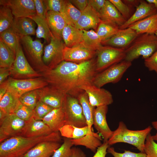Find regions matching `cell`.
I'll use <instances>...</instances> for the list:
<instances>
[{
  "label": "cell",
  "instance_id": "obj_1",
  "mask_svg": "<svg viewBox=\"0 0 157 157\" xmlns=\"http://www.w3.org/2000/svg\"><path fill=\"white\" fill-rule=\"evenodd\" d=\"M48 85L77 98L82 87L92 84L97 73L93 58L77 63L63 60L55 68L41 73Z\"/></svg>",
  "mask_w": 157,
  "mask_h": 157
},
{
  "label": "cell",
  "instance_id": "obj_2",
  "mask_svg": "<svg viewBox=\"0 0 157 157\" xmlns=\"http://www.w3.org/2000/svg\"><path fill=\"white\" fill-rule=\"evenodd\" d=\"M59 132L45 135L27 137L21 136L6 139L0 144V157H20L38 143L46 141L60 142Z\"/></svg>",
  "mask_w": 157,
  "mask_h": 157
},
{
  "label": "cell",
  "instance_id": "obj_3",
  "mask_svg": "<svg viewBox=\"0 0 157 157\" xmlns=\"http://www.w3.org/2000/svg\"><path fill=\"white\" fill-rule=\"evenodd\" d=\"M152 129L149 126L143 130H131L127 128L123 122L120 121L108 143L109 146L119 142L127 143L135 146L140 152L144 153L146 139Z\"/></svg>",
  "mask_w": 157,
  "mask_h": 157
},
{
  "label": "cell",
  "instance_id": "obj_4",
  "mask_svg": "<svg viewBox=\"0 0 157 157\" xmlns=\"http://www.w3.org/2000/svg\"><path fill=\"white\" fill-rule=\"evenodd\" d=\"M157 50V38L155 34L139 35L131 44L125 49L124 60L131 62L142 56L145 59Z\"/></svg>",
  "mask_w": 157,
  "mask_h": 157
},
{
  "label": "cell",
  "instance_id": "obj_5",
  "mask_svg": "<svg viewBox=\"0 0 157 157\" xmlns=\"http://www.w3.org/2000/svg\"><path fill=\"white\" fill-rule=\"evenodd\" d=\"M20 42L28 60L35 68L41 73L49 69L43 61V44L40 40H33L27 35L20 38Z\"/></svg>",
  "mask_w": 157,
  "mask_h": 157
},
{
  "label": "cell",
  "instance_id": "obj_6",
  "mask_svg": "<svg viewBox=\"0 0 157 157\" xmlns=\"http://www.w3.org/2000/svg\"><path fill=\"white\" fill-rule=\"evenodd\" d=\"M96 70L101 72L111 66L124 60L125 49L110 46H103L97 51Z\"/></svg>",
  "mask_w": 157,
  "mask_h": 157
},
{
  "label": "cell",
  "instance_id": "obj_7",
  "mask_svg": "<svg viewBox=\"0 0 157 157\" xmlns=\"http://www.w3.org/2000/svg\"><path fill=\"white\" fill-rule=\"evenodd\" d=\"M3 83L7 91L19 98L27 92L48 85L45 79L41 77L25 79H17L10 77Z\"/></svg>",
  "mask_w": 157,
  "mask_h": 157
},
{
  "label": "cell",
  "instance_id": "obj_8",
  "mask_svg": "<svg viewBox=\"0 0 157 157\" xmlns=\"http://www.w3.org/2000/svg\"><path fill=\"white\" fill-rule=\"evenodd\" d=\"M131 65V62L125 60L115 64L97 73L93 79L92 84L101 88L108 83H116L120 81Z\"/></svg>",
  "mask_w": 157,
  "mask_h": 157
},
{
  "label": "cell",
  "instance_id": "obj_9",
  "mask_svg": "<svg viewBox=\"0 0 157 157\" xmlns=\"http://www.w3.org/2000/svg\"><path fill=\"white\" fill-rule=\"evenodd\" d=\"M66 125L82 127L87 126L83 109L77 98L66 94L63 105Z\"/></svg>",
  "mask_w": 157,
  "mask_h": 157
},
{
  "label": "cell",
  "instance_id": "obj_10",
  "mask_svg": "<svg viewBox=\"0 0 157 157\" xmlns=\"http://www.w3.org/2000/svg\"><path fill=\"white\" fill-rule=\"evenodd\" d=\"M12 77L17 79H25L42 76L41 73L35 70L25 57L20 43L17 50L15 60L10 68Z\"/></svg>",
  "mask_w": 157,
  "mask_h": 157
},
{
  "label": "cell",
  "instance_id": "obj_11",
  "mask_svg": "<svg viewBox=\"0 0 157 157\" xmlns=\"http://www.w3.org/2000/svg\"><path fill=\"white\" fill-rule=\"evenodd\" d=\"M62 39L53 35L49 44L44 47L42 60L49 69L55 68L63 61V53L65 45Z\"/></svg>",
  "mask_w": 157,
  "mask_h": 157
},
{
  "label": "cell",
  "instance_id": "obj_12",
  "mask_svg": "<svg viewBox=\"0 0 157 157\" xmlns=\"http://www.w3.org/2000/svg\"><path fill=\"white\" fill-rule=\"evenodd\" d=\"M25 122L14 114H7L0 120V143L8 139L21 136Z\"/></svg>",
  "mask_w": 157,
  "mask_h": 157
},
{
  "label": "cell",
  "instance_id": "obj_13",
  "mask_svg": "<svg viewBox=\"0 0 157 157\" xmlns=\"http://www.w3.org/2000/svg\"><path fill=\"white\" fill-rule=\"evenodd\" d=\"M81 89L86 93L90 104L94 107L108 106L113 102L112 94L105 89L98 87L93 84L83 86Z\"/></svg>",
  "mask_w": 157,
  "mask_h": 157
},
{
  "label": "cell",
  "instance_id": "obj_14",
  "mask_svg": "<svg viewBox=\"0 0 157 157\" xmlns=\"http://www.w3.org/2000/svg\"><path fill=\"white\" fill-rule=\"evenodd\" d=\"M0 4L9 8L15 18L29 17L36 14L33 0H0Z\"/></svg>",
  "mask_w": 157,
  "mask_h": 157
},
{
  "label": "cell",
  "instance_id": "obj_15",
  "mask_svg": "<svg viewBox=\"0 0 157 157\" xmlns=\"http://www.w3.org/2000/svg\"><path fill=\"white\" fill-rule=\"evenodd\" d=\"M96 53V51L88 48L82 43L71 47L65 46L63 53V60L79 63L93 58Z\"/></svg>",
  "mask_w": 157,
  "mask_h": 157
},
{
  "label": "cell",
  "instance_id": "obj_16",
  "mask_svg": "<svg viewBox=\"0 0 157 157\" xmlns=\"http://www.w3.org/2000/svg\"><path fill=\"white\" fill-rule=\"evenodd\" d=\"M48 85L38 89L39 101L54 108L62 106L66 94Z\"/></svg>",
  "mask_w": 157,
  "mask_h": 157
},
{
  "label": "cell",
  "instance_id": "obj_17",
  "mask_svg": "<svg viewBox=\"0 0 157 157\" xmlns=\"http://www.w3.org/2000/svg\"><path fill=\"white\" fill-rule=\"evenodd\" d=\"M107 106L96 107L94 109L93 117V125L98 133L101 136L104 142L107 141L112 135L113 131L109 128L106 120Z\"/></svg>",
  "mask_w": 157,
  "mask_h": 157
},
{
  "label": "cell",
  "instance_id": "obj_18",
  "mask_svg": "<svg viewBox=\"0 0 157 157\" xmlns=\"http://www.w3.org/2000/svg\"><path fill=\"white\" fill-rule=\"evenodd\" d=\"M139 35L129 27L120 29L119 31L108 40L102 43L108 46L125 49Z\"/></svg>",
  "mask_w": 157,
  "mask_h": 157
},
{
  "label": "cell",
  "instance_id": "obj_19",
  "mask_svg": "<svg viewBox=\"0 0 157 157\" xmlns=\"http://www.w3.org/2000/svg\"><path fill=\"white\" fill-rule=\"evenodd\" d=\"M157 13V10L153 4L148 3L146 0H140L135 12L119 28H127L138 21Z\"/></svg>",
  "mask_w": 157,
  "mask_h": 157
},
{
  "label": "cell",
  "instance_id": "obj_20",
  "mask_svg": "<svg viewBox=\"0 0 157 157\" xmlns=\"http://www.w3.org/2000/svg\"><path fill=\"white\" fill-rule=\"evenodd\" d=\"M101 22L99 13L88 4L82 12L75 27L81 30L90 28L96 29Z\"/></svg>",
  "mask_w": 157,
  "mask_h": 157
},
{
  "label": "cell",
  "instance_id": "obj_21",
  "mask_svg": "<svg viewBox=\"0 0 157 157\" xmlns=\"http://www.w3.org/2000/svg\"><path fill=\"white\" fill-rule=\"evenodd\" d=\"M53 132L42 120H37L33 117L26 121L21 136L33 137L49 135Z\"/></svg>",
  "mask_w": 157,
  "mask_h": 157
},
{
  "label": "cell",
  "instance_id": "obj_22",
  "mask_svg": "<svg viewBox=\"0 0 157 157\" xmlns=\"http://www.w3.org/2000/svg\"><path fill=\"white\" fill-rule=\"evenodd\" d=\"M102 22L117 26L119 28L126 20L115 6L109 1L106 0L105 5L99 12Z\"/></svg>",
  "mask_w": 157,
  "mask_h": 157
},
{
  "label": "cell",
  "instance_id": "obj_23",
  "mask_svg": "<svg viewBox=\"0 0 157 157\" xmlns=\"http://www.w3.org/2000/svg\"><path fill=\"white\" fill-rule=\"evenodd\" d=\"M59 142L46 141L41 142L20 157H51L61 145Z\"/></svg>",
  "mask_w": 157,
  "mask_h": 157
},
{
  "label": "cell",
  "instance_id": "obj_24",
  "mask_svg": "<svg viewBox=\"0 0 157 157\" xmlns=\"http://www.w3.org/2000/svg\"><path fill=\"white\" fill-rule=\"evenodd\" d=\"M42 120L51 129L53 132H59L65 124V114L63 106L54 108Z\"/></svg>",
  "mask_w": 157,
  "mask_h": 157
},
{
  "label": "cell",
  "instance_id": "obj_25",
  "mask_svg": "<svg viewBox=\"0 0 157 157\" xmlns=\"http://www.w3.org/2000/svg\"><path fill=\"white\" fill-rule=\"evenodd\" d=\"M34 21L28 17L14 18L11 28L20 38L36 34Z\"/></svg>",
  "mask_w": 157,
  "mask_h": 157
},
{
  "label": "cell",
  "instance_id": "obj_26",
  "mask_svg": "<svg viewBox=\"0 0 157 157\" xmlns=\"http://www.w3.org/2000/svg\"><path fill=\"white\" fill-rule=\"evenodd\" d=\"M46 19L53 34L62 38L63 31L67 24L62 14L53 11H47Z\"/></svg>",
  "mask_w": 157,
  "mask_h": 157
},
{
  "label": "cell",
  "instance_id": "obj_27",
  "mask_svg": "<svg viewBox=\"0 0 157 157\" xmlns=\"http://www.w3.org/2000/svg\"><path fill=\"white\" fill-rule=\"evenodd\" d=\"M128 27L134 30L139 35L155 34L157 30V13L138 21Z\"/></svg>",
  "mask_w": 157,
  "mask_h": 157
},
{
  "label": "cell",
  "instance_id": "obj_28",
  "mask_svg": "<svg viewBox=\"0 0 157 157\" xmlns=\"http://www.w3.org/2000/svg\"><path fill=\"white\" fill-rule=\"evenodd\" d=\"M62 36L65 46L67 47L75 46L83 42V30L70 25L65 26Z\"/></svg>",
  "mask_w": 157,
  "mask_h": 157
},
{
  "label": "cell",
  "instance_id": "obj_29",
  "mask_svg": "<svg viewBox=\"0 0 157 157\" xmlns=\"http://www.w3.org/2000/svg\"><path fill=\"white\" fill-rule=\"evenodd\" d=\"M102 138L98 133L93 132L81 138L71 140L74 145L84 146L95 153L98 148L102 144L101 142Z\"/></svg>",
  "mask_w": 157,
  "mask_h": 157
},
{
  "label": "cell",
  "instance_id": "obj_30",
  "mask_svg": "<svg viewBox=\"0 0 157 157\" xmlns=\"http://www.w3.org/2000/svg\"><path fill=\"white\" fill-rule=\"evenodd\" d=\"M82 12L79 10L70 1L65 0L62 14L67 24L75 26Z\"/></svg>",
  "mask_w": 157,
  "mask_h": 157
},
{
  "label": "cell",
  "instance_id": "obj_31",
  "mask_svg": "<svg viewBox=\"0 0 157 157\" xmlns=\"http://www.w3.org/2000/svg\"><path fill=\"white\" fill-rule=\"evenodd\" d=\"M59 132L65 137L71 139H77L87 134L92 133L93 131H90L87 126L78 127L66 125L60 129Z\"/></svg>",
  "mask_w": 157,
  "mask_h": 157
},
{
  "label": "cell",
  "instance_id": "obj_32",
  "mask_svg": "<svg viewBox=\"0 0 157 157\" xmlns=\"http://www.w3.org/2000/svg\"><path fill=\"white\" fill-rule=\"evenodd\" d=\"M28 18L33 20L37 25L38 27L35 31L37 38H43L47 42H50L53 35L49 28L46 19L36 14Z\"/></svg>",
  "mask_w": 157,
  "mask_h": 157
},
{
  "label": "cell",
  "instance_id": "obj_33",
  "mask_svg": "<svg viewBox=\"0 0 157 157\" xmlns=\"http://www.w3.org/2000/svg\"><path fill=\"white\" fill-rule=\"evenodd\" d=\"M82 106L83 114L86 121L87 126L92 131L93 125V117L95 107L90 104L88 95L84 91L82 92L77 97Z\"/></svg>",
  "mask_w": 157,
  "mask_h": 157
},
{
  "label": "cell",
  "instance_id": "obj_34",
  "mask_svg": "<svg viewBox=\"0 0 157 157\" xmlns=\"http://www.w3.org/2000/svg\"><path fill=\"white\" fill-rule=\"evenodd\" d=\"M20 104L19 97L7 91L0 100V110L7 114H13Z\"/></svg>",
  "mask_w": 157,
  "mask_h": 157
},
{
  "label": "cell",
  "instance_id": "obj_35",
  "mask_svg": "<svg viewBox=\"0 0 157 157\" xmlns=\"http://www.w3.org/2000/svg\"><path fill=\"white\" fill-rule=\"evenodd\" d=\"M82 30L83 42L82 43L85 46L96 51L103 46L102 42L96 32L92 29Z\"/></svg>",
  "mask_w": 157,
  "mask_h": 157
},
{
  "label": "cell",
  "instance_id": "obj_36",
  "mask_svg": "<svg viewBox=\"0 0 157 157\" xmlns=\"http://www.w3.org/2000/svg\"><path fill=\"white\" fill-rule=\"evenodd\" d=\"M0 40L8 47L16 55L20 43V38L11 27L0 33Z\"/></svg>",
  "mask_w": 157,
  "mask_h": 157
},
{
  "label": "cell",
  "instance_id": "obj_37",
  "mask_svg": "<svg viewBox=\"0 0 157 157\" xmlns=\"http://www.w3.org/2000/svg\"><path fill=\"white\" fill-rule=\"evenodd\" d=\"M16 55L6 44L0 40V67L10 68Z\"/></svg>",
  "mask_w": 157,
  "mask_h": 157
},
{
  "label": "cell",
  "instance_id": "obj_38",
  "mask_svg": "<svg viewBox=\"0 0 157 157\" xmlns=\"http://www.w3.org/2000/svg\"><path fill=\"white\" fill-rule=\"evenodd\" d=\"M119 30V28L117 26L101 21L96 32L102 43L116 34Z\"/></svg>",
  "mask_w": 157,
  "mask_h": 157
},
{
  "label": "cell",
  "instance_id": "obj_39",
  "mask_svg": "<svg viewBox=\"0 0 157 157\" xmlns=\"http://www.w3.org/2000/svg\"><path fill=\"white\" fill-rule=\"evenodd\" d=\"M11 10L6 6L0 8V33L11 27L14 17Z\"/></svg>",
  "mask_w": 157,
  "mask_h": 157
},
{
  "label": "cell",
  "instance_id": "obj_40",
  "mask_svg": "<svg viewBox=\"0 0 157 157\" xmlns=\"http://www.w3.org/2000/svg\"><path fill=\"white\" fill-rule=\"evenodd\" d=\"M38 89L28 91L22 95L19 98L20 103L33 110L39 101Z\"/></svg>",
  "mask_w": 157,
  "mask_h": 157
},
{
  "label": "cell",
  "instance_id": "obj_41",
  "mask_svg": "<svg viewBox=\"0 0 157 157\" xmlns=\"http://www.w3.org/2000/svg\"><path fill=\"white\" fill-rule=\"evenodd\" d=\"M73 145L71 139L65 137L62 144L55 151L51 157H70Z\"/></svg>",
  "mask_w": 157,
  "mask_h": 157
},
{
  "label": "cell",
  "instance_id": "obj_42",
  "mask_svg": "<svg viewBox=\"0 0 157 157\" xmlns=\"http://www.w3.org/2000/svg\"><path fill=\"white\" fill-rule=\"evenodd\" d=\"M54 108L38 101L33 110V117L37 120H42L43 118Z\"/></svg>",
  "mask_w": 157,
  "mask_h": 157
},
{
  "label": "cell",
  "instance_id": "obj_43",
  "mask_svg": "<svg viewBox=\"0 0 157 157\" xmlns=\"http://www.w3.org/2000/svg\"><path fill=\"white\" fill-rule=\"evenodd\" d=\"M144 151L147 157H157V143L150 133L146 138Z\"/></svg>",
  "mask_w": 157,
  "mask_h": 157
},
{
  "label": "cell",
  "instance_id": "obj_44",
  "mask_svg": "<svg viewBox=\"0 0 157 157\" xmlns=\"http://www.w3.org/2000/svg\"><path fill=\"white\" fill-rule=\"evenodd\" d=\"M126 20L131 16V8L121 0H109Z\"/></svg>",
  "mask_w": 157,
  "mask_h": 157
},
{
  "label": "cell",
  "instance_id": "obj_45",
  "mask_svg": "<svg viewBox=\"0 0 157 157\" xmlns=\"http://www.w3.org/2000/svg\"><path fill=\"white\" fill-rule=\"evenodd\" d=\"M13 114L21 119L26 121L33 116V110L21 103Z\"/></svg>",
  "mask_w": 157,
  "mask_h": 157
},
{
  "label": "cell",
  "instance_id": "obj_46",
  "mask_svg": "<svg viewBox=\"0 0 157 157\" xmlns=\"http://www.w3.org/2000/svg\"><path fill=\"white\" fill-rule=\"evenodd\" d=\"M107 151L113 157H147L144 152L135 153L125 150L123 153H119L116 151L113 147H109Z\"/></svg>",
  "mask_w": 157,
  "mask_h": 157
},
{
  "label": "cell",
  "instance_id": "obj_47",
  "mask_svg": "<svg viewBox=\"0 0 157 157\" xmlns=\"http://www.w3.org/2000/svg\"><path fill=\"white\" fill-rule=\"evenodd\" d=\"M65 0H46L44 2L47 11H51L61 13Z\"/></svg>",
  "mask_w": 157,
  "mask_h": 157
},
{
  "label": "cell",
  "instance_id": "obj_48",
  "mask_svg": "<svg viewBox=\"0 0 157 157\" xmlns=\"http://www.w3.org/2000/svg\"><path fill=\"white\" fill-rule=\"evenodd\" d=\"M145 66L150 71H154L157 74V50L150 56L144 59Z\"/></svg>",
  "mask_w": 157,
  "mask_h": 157
},
{
  "label": "cell",
  "instance_id": "obj_49",
  "mask_svg": "<svg viewBox=\"0 0 157 157\" xmlns=\"http://www.w3.org/2000/svg\"><path fill=\"white\" fill-rule=\"evenodd\" d=\"M36 11V15L46 19L47 11L44 0H33Z\"/></svg>",
  "mask_w": 157,
  "mask_h": 157
},
{
  "label": "cell",
  "instance_id": "obj_50",
  "mask_svg": "<svg viewBox=\"0 0 157 157\" xmlns=\"http://www.w3.org/2000/svg\"><path fill=\"white\" fill-rule=\"evenodd\" d=\"M106 0H88V4L98 13L104 6Z\"/></svg>",
  "mask_w": 157,
  "mask_h": 157
},
{
  "label": "cell",
  "instance_id": "obj_51",
  "mask_svg": "<svg viewBox=\"0 0 157 157\" xmlns=\"http://www.w3.org/2000/svg\"><path fill=\"white\" fill-rule=\"evenodd\" d=\"M109 147L107 141L104 142L98 148L92 157H105L108 153L107 150Z\"/></svg>",
  "mask_w": 157,
  "mask_h": 157
},
{
  "label": "cell",
  "instance_id": "obj_52",
  "mask_svg": "<svg viewBox=\"0 0 157 157\" xmlns=\"http://www.w3.org/2000/svg\"><path fill=\"white\" fill-rule=\"evenodd\" d=\"M70 1L81 12L85 9L88 4V0H72Z\"/></svg>",
  "mask_w": 157,
  "mask_h": 157
},
{
  "label": "cell",
  "instance_id": "obj_53",
  "mask_svg": "<svg viewBox=\"0 0 157 157\" xmlns=\"http://www.w3.org/2000/svg\"><path fill=\"white\" fill-rule=\"evenodd\" d=\"M10 75V69L5 67L0 68V85L6 80Z\"/></svg>",
  "mask_w": 157,
  "mask_h": 157
},
{
  "label": "cell",
  "instance_id": "obj_54",
  "mask_svg": "<svg viewBox=\"0 0 157 157\" xmlns=\"http://www.w3.org/2000/svg\"><path fill=\"white\" fill-rule=\"evenodd\" d=\"M72 150V154L70 157H86L85 154L79 148L73 147Z\"/></svg>",
  "mask_w": 157,
  "mask_h": 157
},
{
  "label": "cell",
  "instance_id": "obj_55",
  "mask_svg": "<svg viewBox=\"0 0 157 157\" xmlns=\"http://www.w3.org/2000/svg\"><path fill=\"white\" fill-rule=\"evenodd\" d=\"M122 1L130 8L135 7L139 5L140 0H124Z\"/></svg>",
  "mask_w": 157,
  "mask_h": 157
},
{
  "label": "cell",
  "instance_id": "obj_56",
  "mask_svg": "<svg viewBox=\"0 0 157 157\" xmlns=\"http://www.w3.org/2000/svg\"><path fill=\"white\" fill-rule=\"evenodd\" d=\"M7 89L3 83L0 85V100L1 99L7 92Z\"/></svg>",
  "mask_w": 157,
  "mask_h": 157
},
{
  "label": "cell",
  "instance_id": "obj_57",
  "mask_svg": "<svg viewBox=\"0 0 157 157\" xmlns=\"http://www.w3.org/2000/svg\"><path fill=\"white\" fill-rule=\"evenodd\" d=\"M151 124L153 127L157 131L156 133L154 135H152V138L155 142H157V120L152 122Z\"/></svg>",
  "mask_w": 157,
  "mask_h": 157
},
{
  "label": "cell",
  "instance_id": "obj_58",
  "mask_svg": "<svg viewBox=\"0 0 157 157\" xmlns=\"http://www.w3.org/2000/svg\"><path fill=\"white\" fill-rule=\"evenodd\" d=\"M146 1L148 3L153 4L157 10V0H146Z\"/></svg>",
  "mask_w": 157,
  "mask_h": 157
},
{
  "label": "cell",
  "instance_id": "obj_59",
  "mask_svg": "<svg viewBox=\"0 0 157 157\" xmlns=\"http://www.w3.org/2000/svg\"><path fill=\"white\" fill-rule=\"evenodd\" d=\"M7 114L0 110V120H1L4 118Z\"/></svg>",
  "mask_w": 157,
  "mask_h": 157
},
{
  "label": "cell",
  "instance_id": "obj_60",
  "mask_svg": "<svg viewBox=\"0 0 157 157\" xmlns=\"http://www.w3.org/2000/svg\"><path fill=\"white\" fill-rule=\"evenodd\" d=\"M155 35H156V37L157 38V30L156 31L155 33Z\"/></svg>",
  "mask_w": 157,
  "mask_h": 157
}]
</instances>
